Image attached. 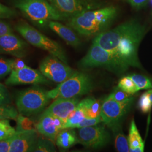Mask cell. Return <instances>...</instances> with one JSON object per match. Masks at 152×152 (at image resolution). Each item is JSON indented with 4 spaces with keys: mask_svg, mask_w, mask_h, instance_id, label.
Here are the masks:
<instances>
[{
    "mask_svg": "<svg viewBox=\"0 0 152 152\" xmlns=\"http://www.w3.org/2000/svg\"><path fill=\"white\" fill-rule=\"evenodd\" d=\"M149 1H150V2H151V4L152 6V0H149Z\"/></svg>",
    "mask_w": 152,
    "mask_h": 152,
    "instance_id": "cell-40",
    "label": "cell"
},
{
    "mask_svg": "<svg viewBox=\"0 0 152 152\" xmlns=\"http://www.w3.org/2000/svg\"><path fill=\"white\" fill-rule=\"evenodd\" d=\"M100 122H103V120L100 116L95 118H88L86 117L85 118L82 120L81 122H80L79 124L76 125L75 128L80 129V128H82L85 127L91 126L98 125Z\"/></svg>",
    "mask_w": 152,
    "mask_h": 152,
    "instance_id": "cell-32",
    "label": "cell"
},
{
    "mask_svg": "<svg viewBox=\"0 0 152 152\" xmlns=\"http://www.w3.org/2000/svg\"><path fill=\"white\" fill-rule=\"evenodd\" d=\"M128 3L135 10H140L145 7L149 2V0H122Z\"/></svg>",
    "mask_w": 152,
    "mask_h": 152,
    "instance_id": "cell-34",
    "label": "cell"
},
{
    "mask_svg": "<svg viewBox=\"0 0 152 152\" xmlns=\"http://www.w3.org/2000/svg\"><path fill=\"white\" fill-rule=\"evenodd\" d=\"M29 45L13 33L0 37V53L23 58L27 56Z\"/></svg>",
    "mask_w": 152,
    "mask_h": 152,
    "instance_id": "cell-13",
    "label": "cell"
},
{
    "mask_svg": "<svg viewBox=\"0 0 152 152\" xmlns=\"http://www.w3.org/2000/svg\"><path fill=\"white\" fill-rule=\"evenodd\" d=\"M80 103L78 98H56L44 112L58 117L65 122Z\"/></svg>",
    "mask_w": 152,
    "mask_h": 152,
    "instance_id": "cell-16",
    "label": "cell"
},
{
    "mask_svg": "<svg viewBox=\"0 0 152 152\" xmlns=\"http://www.w3.org/2000/svg\"><path fill=\"white\" fill-rule=\"evenodd\" d=\"M16 131L36 130V124L32 119L19 114L16 118Z\"/></svg>",
    "mask_w": 152,
    "mask_h": 152,
    "instance_id": "cell-23",
    "label": "cell"
},
{
    "mask_svg": "<svg viewBox=\"0 0 152 152\" xmlns=\"http://www.w3.org/2000/svg\"><path fill=\"white\" fill-rule=\"evenodd\" d=\"M50 99L48 91L38 86H34L17 94L16 108L19 114L29 117L42 112Z\"/></svg>",
    "mask_w": 152,
    "mask_h": 152,
    "instance_id": "cell-7",
    "label": "cell"
},
{
    "mask_svg": "<svg viewBox=\"0 0 152 152\" xmlns=\"http://www.w3.org/2000/svg\"><path fill=\"white\" fill-rule=\"evenodd\" d=\"M19 112L14 107L9 104H0V115L6 118L15 120Z\"/></svg>",
    "mask_w": 152,
    "mask_h": 152,
    "instance_id": "cell-28",
    "label": "cell"
},
{
    "mask_svg": "<svg viewBox=\"0 0 152 152\" xmlns=\"http://www.w3.org/2000/svg\"><path fill=\"white\" fill-rule=\"evenodd\" d=\"M79 65L83 68L102 67L117 74L125 72L129 68L116 56L94 42Z\"/></svg>",
    "mask_w": 152,
    "mask_h": 152,
    "instance_id": "cell-4",
    "label": "cell"
},
{
    "mask_svg": "<svg viewBox=\"0 0 152 152\" xmlns=\"http://www.w3.org/2000/svg\"><path fill=\"white\" fill-rule=\"evenodd\" d=\"M12 136L0 141V152H9Z\"/></svg>",
    "mask_w": 152,
    "mask_h": 152,
    "instance_id": "cell-36",
    "label": "cell"
},
{
    "mask_svg": "<svg viewBox=\"0 0 152 152\" xmlns=\"http://www.w3.org/2000/svg\"></svg>",
    "mask_w": 152,
    "mask_h": 152,
    "instance_id": "cell-41",
    "label": "cell"
},
{
    "mask_svg": "<svg viewBox=\"0 0 152 152\" xmlns=\"http://www.w3.org/2000/svg\"><path fill=\"white\" fill-rule=\"evenodd\" d=\"M86 105V117L88 118H95L100 116L102 104L94 98L85 99Z\"/></svg>",
    "mask_w": 152,
    "mask_h": 152,
    "instance_id": "cell-22",
    "label": "cell"
},
{
    "mask_svg": "<svg viewBox=\"0 0 152 152\" xmlns=\"http://www.w3.org/2000/svg\"><path fill=\"white\" fill-rule=\"evenodd\" d=\"M11 102L10 93L5 86L0 83V104H10Z\"/></svg>",
    "mask_w": 152,
    "mask_h": 152,
    "instance_id": "cell-30",
    "label": "cell"
},
{
    "mask_svg": "<svg viewBox=\"0 0 152 152\" xmlns=\"http://www.w3.org/2000/svg\"><path fill=\"white\" fill-rule=\"evenodd\" d=\"M16 15L15 10L0 3V18H12Z\"/></svg>",
    "mask_w": 152,
    "mask_h": 152,
    "instance_id": "cell-33",
    "label": "cell"
},
{
    "mask_svg": "<svg viewBox=\"0 0 152 152\" xmlns=\"http://www.w3.org/2000/svg\"><path fill=\"white\" fill-rule=\"evenodd\" d=\"M146 33V27L131 19L95 36L93 42L116 56L126 65L141 68L138 48Z\"/></svg>",
    "mask_w": 152,
    "mask_h": 152,
    "instance_id": "cell-1",
    "label": "cell"
},
{
    "mask_svg": "<svg viewBox=\"0 0 152 152\" xmlns=\"http://www.w3.org/2000/svg\"><path fill=\"white\" fill-rule=\"evenodd\" d=\"M132 97L124 102H118L108 96L102 104L100 117L105 125L109 126L121 121L129 110L133 102Z\"/></svg>",
    "mask_w": 152,
    "mask_h": 152,
    "instance_id": "cell-11",
    "label": "cell"
},
{
    "mask_svg": "<svg viewBox=\"0 0 152 152\" xmlns=\"http://www.w3.org/2000/svg\"><path fill=\"white\" fill-rule=\"evenodd\" d=\"M14 5L32 22L41 26L50 21L66 19L48 0H14Z\"/></svg>",
    "mask_w": 152,
    "mask_h": 152,
    "instance_id": "cell-3",
    "label": "cell"
},
{
    "mask_svg": "<svg viewBox=\"0 0 152 152\" xmlns=\"http://www.w3.org/2000/svg\"><path fill=\"white\" fill-rule=\"evenodd\" d=\"M27 65L25 62L22 60V58H16V59H13L12 63V70H18L24 68Z\"/></svg>",
    "mask_w": 152,
    "mask_h": 152,
    "instance_id": "cell-37",
    "label": "cell"
},
{
    "mask_svg": "<svg viewBox=\"0 0 152 152\" xmlns=\"http://www.w3.org/2000/svg\"><path fill=\"white\" fill-rule=\"evenodd\" d=\"M49 81L40 71L32 69L28 66L24 68L12 70L9 78L5 81L7 86L24 84H48Z\"/></svg>",
    "mask_w": 152,
    "mask_h": 152,
    "instance_id": "cell-12",
    "label": "cell"
},
{
    "mask_svg": "<svg viewBox=\"0 0 152 152\" xmlns=\"http://www.w3.org/2000/svg\"><path fill=\"white\" fill-rule=\"evenodd\" d=\"M127 140L130 152H144L145 142L141 138V135L137 128L136 124L134 119L131 122Z\"/></svg>",
    "mask_w": 152,
    "mask_h": 152,
    "instance_id": "cell-20",
    "label": "cell"
},
{
    "mask_svg": "<svg viewBox=\"0 0 152 152\" xmlns=\"http://www.w3.org/2000/svg\"><path fill=\"white\" fill-rule=\"evenodd\" d=\"M66 19L84 11L106 6L103 0H48Z\"/></svg>",
    "mask_w": 152,
    "mask_h": 152,
    "instance_id": "cell-8",
    "label": "cell"
},
{
    "mask_svg": "<svg viewBox=\"0 0 152 152\" xmlns=\"http://www.w3.org/2000/svg\"><path fill=\"white\" fill-rule=\"evenodd\" d=\"M15 132L7 118L0 120V141L13 136Z\"/></svg>",
    "mask_w": 152,
    "mask_h": 152,
    "instance_id": "cell-27",
    "label": "cell"
},
{
    "mask_svg": "<svg viewBox=\"0 0 152 152\" xmlns=\"http://www.w3.org/2000/svg\"><path fill=\"white\" fill-rule=\"evenodd\" d=\"M6 118H6V117H4V116H1V115H0V120H2V119H6Z\"/></svg>",
    "mask_w": 152,
    "mask_h": 152,
    "instance_id": "cell-39",
    "label": "cell"
},
{
    "mask_svg": "<svg viewBox=\"0 0 152 152\" xmlns=\"http://www.w3.org/2000/svg\"><path fill=\"white\" fill-rule=\"evenodd\" d=\"M78 143L85 147L99 149L106 145L110 141V135L104 125L80 128L77 133Z\"/></svg>",
    "mask_w": 152,
    "mask_h": 152,
    "instance_id": "cell-10",
    "label": "cell"
},
{
    "mask_svg": "<svg viewBox=\"0 0 152 152\" xmlns=\"http://www.w3.org/2000/svg\"><path fill=\"white\" fill-rule=\"evenodd\" d=\"M86 117L85 100L83 99L78 103L76 109L65 121L64 129H74L76 125Z\"/></svg>",
    "mask_w": 152,
    "mask_h": 152,
    "instance_id": "cell-21",
    "label": "cell"
},
{
    "mask_svg": "<svg viewBox=\"0 0 152 152\" xmlns=\"http://www.w3.org/2000/svg\"><path fill=\"white\" fill-rule=\"evenodd\" d=\"M149 104L152 107V88L149 89L146 92H144Z\"/></svg>",
    "mask_w": 152,
    "mask_h": 152,
    "instance_id": "cell-38",
    "label": "cell"
},
{
    "mask_svg": "<svg viewBox=\"0 0 152 152\" xmlns=\"http://www.w3.org/2000/svg\"><path fill=\"white\" fill-rule=\"evenodd\" d=\"M36 152H56L53 141L49 139H45L42 137H38L36 147L34 149Z\"/></svg>",
    "mask_w": 152,
    "mask_h": 152,
    "instance_id": "cell-24",
    "label": "cell"
},
{
    "mask_svg": "<svg viewBox=\"0 0 152 152\" xmlns=\"http://www.w3.org/2000/svg\"><path fill=\"white\" fill-rule=\"evenodd\" d=\"M131 95H132L127 94V92L124 91L119 88H117V89L112 92V94H110L109 95V96L115 100H117L118 102H124L131 98L132 97Z\"/></svg>",
    "mask_w": 152,
    "mask_h": 152,
    "instance_id": "cell-31",
    "label": "cell"
},
{
    "mask_svg": "<svg viewBox=\"0 0 152 152\" xmlns=\"http://www.w3.org/2000/svg\"><path fill=\"white\" fill-rule=\"evenodd\" d=\"M13 33L10 25L7 22L0 20V37Z\"/></svg>",
    "mask_w": 152,
    "mask_h": 152,
    "instance_id": "cell-35",
    "label": "cell"
},
{
    "mask_svg": "<svg viewBox=\"0 0 152 152\" xmlns=\"http://www.w3.org/2000/svg\"><path fill=\"white\" fill-rule=\"evenodd\" d=\"M49 27L63 39L66 43L74 48H77L81 45V40L73 29L69 26H66L58 21L51 20L48 23Z\"/></svg>",
    "mask_w": 152,
    "mask_h": 152,
    "instance_id": "cell-17",
    "label": "cell"
},
{
    "mask_svg": "<svg viewBox=\"0 0 152 152\" xmlns=\"http://www.w3.org/2000/svg\"><path fill=\"white\" fill-rule=\"evenodd\" d=\"M37 130L16 131L12 136L9 152H34L38 135Z\"/></svg>",
    "mask_w": 152,
    "mask_h": 152,
    "instance_id": "cell-15",
    "label": "cell"
},
{
    "mask_svg": "<svg viewBox=\"0 0 152 152\" xmlns=\"http://www.w3.org/2000/svg\"><path fill=\"white\" fill-rule=\"evenodd\" d=\"M94 83L91 76L87 73L75 72V73L54 89L48 91L50 99L58 98H75L91 92Z\"/></svg>",
    "mask_w": 152,
    "mask_h": 152,
    "instance_id": "cell-5",
    "label": "cell"
},
{
    "mask_svg": "<svg viewBox=\"0 0 152 152\" xmlns=\"http://www.w3.org/2000/svg\"><path fill=\"white\" fill-rule=\"evenodd\" d=\"M56 144L61 150H67L78 143L76 131L72 129L60 131L56 137Z\"/></svg>",
    "mask_w": 152,
    "mask_h": 152,
    "instance_id": "cell-18",
    "label": "cell"
},
{
    "mask_svg": "<svg viewBox=\"0 0 152 152\" xmlns=\"http://www.w3.org/2000/svg\"><path fill=\"white\" fill-rule=\"evenodd\" d=\"M118 88L130 95H134L139 91L136 85L129 76L124 77L120 80Z\"/></svg>",
    "mask_w": 152,
    "mask_h": 152,
    "instance_id": "cell-25",
    "label": "cell"
},
{
    "mask_svg": "<svg viewBox=\"0 0 152 152\" xmlns=\"http://www.w3.org/2000/svg\"><path fill=\"white\" fill-rule=\"evenodd\" d=\"M13 59L0 57V79L5 77L12 71Z\"/></svg>",
    "mask_w": 152,
    "mask_h": 152,
    "instance_id": "cell-29",
    "label": "cell"
},
{
    "mask_svg": "<svg viewBox=\"0 0 152 152\" xmlns=\"http://www.w3.org/2000/svg\"><path fill=\"white\" fill-rule=\"evenodd\" d=\"M64 121L44 112L36 124V130L42 135L54 141L58 133L64 129Z\"/></svg>",
    "mask_w": 152,
    "mask_h": 152,
    "instance_id": "cell-14",
    "label": "cell"
},
{
    "mask_svg": "<svg viewBox=\"0 0 152 152\" xmlns=\"http://www.w3.org/2000/svg\"><path fill=\"white\" fill-rule=\"evenodd\" d=\"M114 6L84 11L68 18L66 25L83 36H97L107 31L118 15Z\"/></svg>",
    "mask_w": 152,
    "mask_h": 152,
    "instance_id": "cell-2",
    "label": "cell"
},
{
    "mask_svg": "<svg viewBox=\"0 0 152 152\" xmlns=\"http://www.w3.org/2000/svg\"><path fill=\"white\" fill-rule=\"evenodd\" d=\"M129 77L136 85L139 91L152 88V82L146 76L140 75H132Z\"/></svg>",
    "mask_w": 152,
    "mask_h": 152,
    "instance_id": "cell-26",
    "label": "cell"
},
{
    "mask_svg": "<svg viewBox=\"0 0 152 152\" xmlns=\"http://www.w3.org/2000/svg\"><path fill=\"white\" fill-rule=\"evenodd\" d=\"M113 132L116 150L119 152H130L128 140L125 136L121 125V121L109 126Z\"/></svg>",
    "mask_w": 152,
    "mask_h": 152,
    "instance_id": "cell-19",
    "label": "cell"
},
{
    "mask_svg": "<svg viewBox=\"0 0 152 152\" xmlns=\"http://www.w3.org/2000/svg\"><path fill=\"white\" fill-rule=\"evenodd\" d=\"M39 71L48 79L59 83L68 79L75 72L67 64L52 55L41 61Z\"/></svg>",
    "mask_w": 152,
    "mask_h": 152,
    "instance_id": "cell-9",
    "label": "cell"
},
{
    "mask_svg": "<svg viewBox=\"0 0 152 152\" xmlns=\"http://www.w3.org/2000/svg\"><path fill=\"white\" fill-rule=\"evenodd\" d=\"M15 28L29 44L47 51L50 54L56 56L65 64L68 63L65 51L56 41L48 38L24 21L19 22Z\"/></svg>",
    "mask_w": 152,
    "mask_h": 152,
    "instance_id": "cell-6",
    "label": "cell"
}]
</instances>
